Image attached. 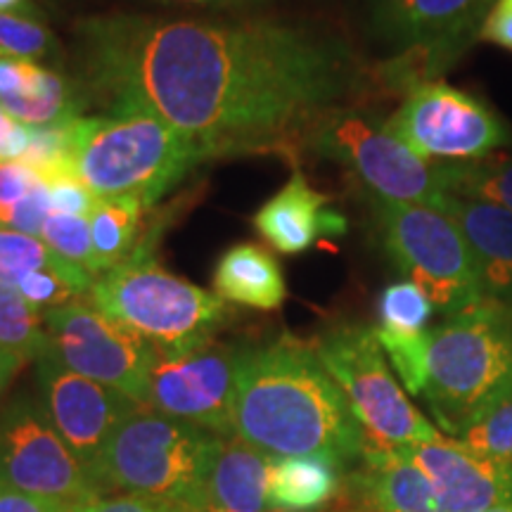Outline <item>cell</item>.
Segmentation results:
<instances>
[{"label":"cell","instance_id":"16","mask_svg":"<svg viewBox=\"0 0 512 512\" xmlns=\"http://www.w3.org/2000/svg\"><path fill=\"white\" fill-rule=\"evenodd\" d=\"M396 448L430 479L439 512L512 508V458L477 453L451 437Z\"/></svg>","mask_w":512,"mask_h":512},{"label":"cell","instance_id":"29","mask_svg":"<svg viewBox=\"0 0 512 512\" xmlns=\"http://www.w3.org/2000/svg\"><path fill=\"white\" fill-rule=\"evenodd\" d=\"M380 311V328L396 332H422L427 320L434 313V304L427 299V294L420 290L411 280H401L384 287L377 302Z\"/></svg>","mask_w":512,"mask_h":512},{"label":"cell","instance_id":"21","mask_svg":"<svg viewBox=\"0 0 512 512\" xmlns=\"http://www.w3.org/2000/svg\"><path fill=\"white\" fill-rule=\"evenodd\" d=\"M214 290L223 302L273 311L283 306L287 287L283 268L254 242L230 247L214 268Z\"/></svg>","mask_w":512,"mask_h":512},{"label":"cell","instance_id":"35","mask_svg":"<svg viewBox=\"0 0 512 512\" xmlns=\"http://www.w3.org/2000/svg\"><path fill=\"white\" fill-rule=\"evenodd\" d=\"M79 512H183L174 503L159 501V498L150 496H136V494H112V496H98L88 501Z\"/></svg>","mask_w":512,"mask_h":512},{"label":"cell","instance_id":"20","mask_svg":"<svg viewBox=\"0 0 512 512\" xmlns=\"http://www.w3.org/2000/svg\"><path fill=\"white\" fill-rule=\"evenodd\" d=\"M271 460L238 437H223L204 486L202 512H271Z\"/></svg>","mask_w":512,"mask_h":512},{"label":"cell","instance_id":"5","mask_svg":"<svg viewBox=\"0 0 512 512\" xmlns=\"http://www.w3.org/2000/svg\"><path fill=\"white\" fill-rule=\"evenodd\" d=\"M223 437L147 406L126 415L93 470L100 491L150 496L202 512L207 477Z\"/></svg>","mask_w":512,"mask_h":512},{"label":"cell","instance_id":"27","mask_svg":"<svg viewBox=\"0 0 512 512\" xmlns=\"http://www.w3.org/2000/svg\"><path fill=\"white\" fill-rule=\"evenodd\" d=\"M380 347L408 394L420 396L427 380V330L396 332L375 328Z\"/></svg>","mask_w":512,"mask_h":512},{"label":"cell","instance_id":"13","mask_svg":"<svg viewBox=\"0 0 512 512\" xmlns=\"http://www.w3.org/2000/svg\"><path fill=\"white\" fill-rule=\"evenodd\" d=\"M242 349L207 339L188 349L155 347L145 406L219 437H235L233 401Z\"/></svg>","mask_w":512,"mask_h":512},{"label":"cell","instance_id":"30","mask_svg":"<svg viewBox=\"0 0 512 512\" xmlns=\"http://www.w3.org/2000/svg\"><path fill=\"white\" fill-rule=\"evenodd\" d=\"M41 240L53 249L57 256L79 264L93 273V238L88 216H72L50 211L43 221ZM95 275V273H93Z\"/></svg>","mask_w":512,"mask_h":512},{"label":"cell","instance_id":"10","mask_svg":"<svg viewBox=\"0 0 512 512\" xmlns=\"http://www.w3.org/2000/svg\"><path fill=\"white\" fill-rule=\"evenodd\" d=\"M384 126L434 164L477 162L512 143V128L501 114L444 81L413 86Z\"/></svg>","mask_w":512,"mask_h":512},{"label":"cell","instance_id":"26","mask_svg":"<svg viewBox=\"0 0 512 512\" xmlns=\"http://www.w3.org/2000/svg\"><path fill=\"white\" fill-rule=\"evenodd\" d=\"M55 36L31 5L0 10V57L36 60L53 53Z\"/></svg>","mask_w":512,"mask_h":512},{"label":"cell","instance_id":"24","mask_svg":"<svg viewBox=\"0 0 512 512\" xmlns=\"http://www.w3.org/2000/svg\"><path fill=\"white\" fill-rule=\"evenodd\" d=\"M444 185L451 195L494 202L512 214V157L491 155L477 162L441 164Z\"/></svg>","mask_w":512,"mask_h":512},{"label":"cell","instance_id":"11","mask_svg":"<svg viewBox=\"0 0 512 512\" xmlns=\"http://www.w3.org/2000/svg\"><path fill=\"white\" fill-rule=\"evenodd\" d=\"M50 349L74 373L145 406L155 344L86 299L43 311Z\"/></svg>","mask_w":512,"mask_h":512},{"label":"cell","instance_id":"32","mask_svg":"<svg viewBox=\"0 0 512 512\" xmlns=\"http://www.w3.org/2000/svg\"><path fill=\"white\" fill-rule=\"evenodd\" d=\"M50 214V197L43 181L17 204H0V230H15L24 235H41L43 221Z\"/></svg>","mask_w":512,"mask_h":512},{"label":"cell","instance_id":"42","mask_svg":"<svg viewBox=\"0 0 512 512\" xmlns=\"http://www.w3.org/2000/svg\"><path fill=\"white\" fill-rule=\"evenodd\" d=\"M24 0H0V10H15Z\"/></svg>","mask_w":512,"mask_h":512},{"label":"cell","instance_id":"28","mask_svg":"<svg viewBox=\"0 0 512 512\" xmlns=\"http://www.w3.org/2000/svg\"><path fill=\"white\" fill-rule=\"evenodd\" d=\"M62 264L46 242L34 235L0 230V283L17 285L19 280L36 271H48Z\"/></svg>","mask_w":512,"mask_h":512},{"label":"cell","instance_id":"18","mask_svg":"<svg viewBox=\"0 0 512 512\" xmlns=\"http://www.w3.org/2000/svg\"><path fill=\"white\" fill-rule=\"evenodd\" d=\"M330 197L313 190L306 176L294 169L285 188L254 214L256 233L283 254H299L313 247L320 235H342L347 221L328 209Z\"/></svg>","mask_w":512,"mask_h":512},{"label":"cell","instance_id":"36","mask_svg":"<svg viewBox=\"0 0 512 512\" xmlns=\"http://www.w3.org/2000/svg\"><path fill=\"white\" fill-rule=\"evenodd\" d=\"M86 503H67L55 498L22 494V491L0 486V512H79Z\"/></svg>","mask_w":512,"mask_h":512},{"label":"cell","instance_id":"33","mask_svg":"<svg viewBox=\"0 0 512 512\" xmlns=\"http://www.w3.org/2000/svg\"><path fill=\"white\" fill-rule=\"evenodd\" d=\"M43 185L48 188L50 211H60V214L72 216H91L95 204H98V197L76 176L55 178V181Z\"/></svg>","mask_w":512,"mask_h":512},{"label":"cell","instance_id":"7","mask_svg":"<svg viewBox=\"0 0 512 512\" xmlns=\"http://www.w3.org/2000/svg\"><path fill=\"white\" fill-rule=\"evenodd\" d=\"M313 347L347 396L370 441L382 446H411L446 437L406 396V389L389 368L375 328L339 325L325 332Z\"/></svg>","mask_w":512,"mask_h":512},{"label":"cell","instance_id":"31","mask_svg":"<svg viewBox=\"0 0 512 512\" xmlns=\"http://www.w3.org/2000/svg\"><path fill=\"white\" fill-rule=\"evenodd\" d=\"M456 439L477 453L512 458V396L472 422Z\"/></svg>","mask_w":512,"mask_h":512},{"label":"cell","instance_id":"22","mask_svg":"<svg viewBox=\"0 0 512 512\" xmlns=\"http://www.w3.org/2000/svg\"><path fill=\"white\" fill-rule=\"evenodd\" d=\"M342 489V470L313 456L271 460L268 508L271 512H316Z\"/></svg>","mask_w":512,"mask_h":512},{"label":"cell","instance_id":"17","mask_svg":"<svg viewBox=\"0 0 512 512\" xmlns=\"http://www.w3.org/2000/svg\"><path fill=\"white\" fill-rule=\"evenodd\" d=\"M347 489L361 512H439L437 491L425 472L396 446L370 439L361 463L347 472Z\"/></svg>","mask_w":512,"mask_h":512},{"label":"cell","instance_id":"1","mask_svg":"<svg viewBox=\"0 0 512 512\" xmlns=\"http://www.w3.org/2000/svg\"><path fill=\"white\" fill-rule=\"evenodd\" d=\"M88 93L107 112H150L207 159L297 162L330 114L358 107L377 74L344 38L266 17L98 15L76 24Z\"/></svg>","mask_w":512,"mask_h":512},{"label":"cell","instance_id":"45","mask_svg":"<svg viewBox=\"0 0 512 512\" xmlns=\"http://www.w3.org/2000/svg\"><path fill=\"white\" fill-rule=\"evenodd\" d=\"M183 512H192V510H183Z\"/></svg>","mask_w":512,"mask_h":512},{"label":"cell","instance_id":"38","mask_svg":"<svg viewBox=\"0 0 512 512\" xmlns=\"http://www.w3.org/2000/svg\"><path fill=\"white\" fill-rule=\"evenodd\" d=\"M31 143V126L17 121L0 105V164L19 162Z\"/></svg>","mask_w":512,"mask_h":512},{"label":"cell","instance_id":"15","mask_svg":"<svg viewBox=\"0 0 512 512\" xmlns=\"http://www.w3.org/2000/svg\"><path fill=\"white\" fill-rule=\"evenodd\" d=\"M491 0H373L370 17L380 41L401 53L403 72L437 67L465 48L482 27Z\"/></svg>","mask_w":512,"mask_h":512},{"label":"cell","instance_id":"6","mask_svg":"<svg viewBox=\"0 0 512 512\" xmlns=\"http://www.w3.org/2000/svg\"><path fill=\"white\" fill-rule=\"evenodd\" d=\"M91 304L164 351L214 339L228 316L219 294L166 271L145 247L95 280Z\"/></svg>","mask_w":512,"mask_h":512},{"label":"cell","instance_id":"25","mask_svg":"<svg viewBox=\"0 0 512 512\" xmlns=\"http://www.w3.org/2000/svg\"><path fill=\"white\" fill-rule=\"evenodd\" d=\"M0 347L24 361H36L50 347L43 311L8 283H0Z\"/></svg>","mask_w":512,"mask_h":512},{"label":"cell","instance_id":"41","mask_svg":"<svg viewBox=\"0 0 512 512\" xmlns=\"http://www.w3.org/2000/svg\"><path fill=\"white\" fill-rule=\"evenodd\" d=\"M166 3L202 5V8H254V5L266 3V0H166Z\"/></svg>","mask_w":512,"mask_h":512},{"label":"cell","instance_id":"12","mask_svg":"<svg viewBox=\"0 0 512 512\" xmlns=\"http://www.w3.org/2000/svg\"><path fill=\"white\" fill-rule=\"evenodd\" d=\"M0 486L67 503L102 496L91 472L48 420L41 401L29 396H17L0 413Z\"/></svg>","mask_w":512,"mask_h":512},{"label":"cell","instance_id":"3","mask_svg":"<svg viewBox=\"0 0 512 512\" xmlns=\"http://www.w3.org/2000/svg\"><path fill=\"white\" fill-rule=\"evenodd\" d=\"M512 396V306L486 297L427 330L420 399L451 439Z\"/></svg>","mask_w":512,"mask_h":512},{"label":"cell","instance_id":"39","mask_svg":"<svg viewBox=\"0 0 512 512\" xmlns=\"http://www.w3.org/2000/svg\"><path fill=\"white\" fill-rule=\"evenodd\" d=\"M477 36L486 43H494V46L512 53V5L496 0L491 10L486 12Z\"/></svg>","mask_w":512,"mask_h":512},{"label":"cell","instance_id":"19","mask_svg":"<svg viewBox=\"0 0 512 512\" xmlns=\"http://www.w3.org/2000/svg\"><path fill=\"white\" fill-rule=\"evenodd\" d=\"M439 211L463 233L475 256L484 294L512 306V214L494 202L448 192Z\"/></svg>","mask_w":512,"mask_h":512},{"label":"cell","instance_id":"23","mask_svg":"<svg viewBox=\"0 0 512 512\" xmlns=\"http://www.w3.org/2000/svg\"><path fill=\"white\" fill-rule=\"evenodd\" d=\"M145 204L138 197H107L98 200L91 221L93 273H107L124 264L136 249V238Z\"/></svg>","mask_w":512,"mask_h":512},{"label":"cell","instance_id":"40","mask_svg":"<svg viewBox=\"0 0 512 512\" xmlns=\"http://www.w3.org/2000/svg\"><path fill=\"white\" fill-rule=\"evenodd\" d=\"M24 363H27V361H24L22 356L12 354V351L0 347V399H3L5 389H8L12 377H15L19 370H22Z\"/></svg>","mask_w":512,"mask_h":512},{"label":"cell","instance_id":"37","mask_svg":"<svg viewBox=\"0 0 512 512\" xmlns=\"http://www.w3.org/2000/svg\"><path fill=\"white\" fill-rule=\"evenodd\" d=\"M41 183L34 171L22 162L0 164V204H17Z\"/></svg>","mask_w":512,"mask_h":512},{"label":"cell","instance_id":"43","mask_svg":"<svg viewBox=\"0 0 512 512\" xmlns=\"http://www.w3.org/2000/svg\"><path fill=\"white\" fill-rule=\"evenodd\" d=\"M477 512H512V508H489V510H477Z\"/></svg>","mask_w":512,"mask_h":512},{"label":"cell","instance_id":"4","mask_svg":"<svg viewBox=\"0 0 512 512\" xmlns=\"http://www.w3.org/2000/svg\"><path fill=\"white\" fill-rule=\"evenodd\" d=\"M69 133L74 174L98 200L138 197L150 207L207 159L188 133L150 112L76 117Z\"/></svg>","mask_w":512,"mask_h":512},{"label":"cell","instance_id":"2","mask_svg":"<svg viewBox=\"0 0 512 512\" xmlns=\"http://www.w3.org/2000/svg\"><path fill=\"white\" fill-rule=\"evenodd\" d=\"M235 437L271 458L313 456L342 472L361 463L368 437L313 344L283 335L242 349Z\"/></svg>","mask_w":512,"mask_h":512},{"label":"cell","instance_id":"14","mask_svg":"<svg viewBox=\"0 0 512 512\" xmlns=\"http://www.w3.org/2000/svg\"><path fill=\"white\" fill-rule=\"evenodd\" d=\"M36 377L41 394L38 401L48 420L93 477L95 465L119 422L140 403L69 370L50 347L36 358Z\"/></svg>","mask_w":512,"mask_h":512},{"label":"cell","instance_id":"34","mask_svg":"<svg viewBox=\"0 0 512 512\" xmlns=\"http://www.w3.org/2000/svg\"><path fill=\"white\" fill-rule=\"evenodd\" d=\"M46 69L31 60L19 57H0V100L12 95H27L41 83Z\"/></svg>","mask_w":512,"mask_h":512},{"label":"cell","instance_id":"44","mask_svg":"<svg viewBox=\"0 0 512 512\" xmlns=\"http://www.w3.org/2000/svg\"><path fill=\"white\" fill-rule=\"evenodd\" d=\"M503 3H510L512 5V0H503Z\"/></svg>","mask_w":512,"mask_h":512},{"label":"cell","instance_id":"8","mask_svg":"<svg viewBox=\"0 0 512 512\" xmlns=\"http://www.w3.org/2000/svg\"><path fill=\"white\" fill-rule=\"evenodd\" d=\"M373 202L389 256L434 309L453 316L486 299L470 245L444 211L425 204Z\"/></svg>","mask_w":512,"mask_h":512},{"label":"cell","instance_id":"9","mask_svg":"<svg viewBox=\"0 0 512 512\" xmlns=\"http://www.w3.org/2000/svg\"><path fill=\"white\" fill-rule=\"evenodd\" d=\"M309 152L349 169L373 200L439 209L448 195L444 166L415 155L361 107L330 114L311 136Z\"/></svg>","mask_w":512,"mask_h":512},{"label":"cell","instance_id":"46","mask_svg":"<svg viewBox=\"0 0 512 512\" xmlns=\"http://www.w3.org/2000/svg\"><path fill=\"white\" fill-rule=\"evenodd\" d=\"M354 512H361V510H354Z\"/></svg>","mask_w":512,"mask_h":512}]
</instances>
